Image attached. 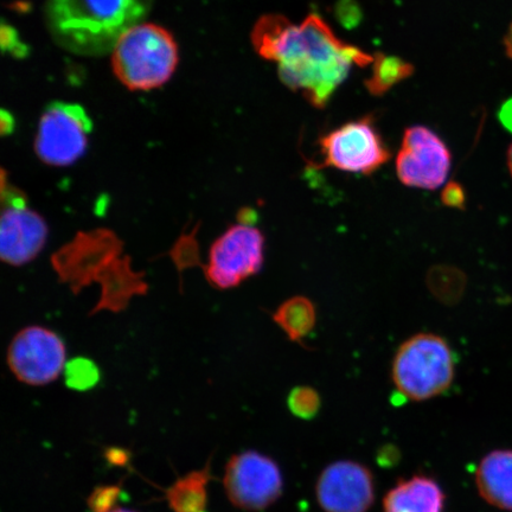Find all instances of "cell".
I'll return each mask as SVG.
<instances>
[{
    "mask_svg": "<svg viewBox=\"0 0 512 512\" xmlns=\"http://www.w3.org/2000/svg\"><path fill=\"white\" fill-rule=\"evenodd\" d=\"M98 283L101 285V296L91 315L101 311H124L134 297L145 296L149 291L144 273L133 270L128 255L120 256L108 266L100 275Z\"/></svg>",
    "mask_w": 512,
    "mask_h": 512,
    "instance_id": "14",
    "label": "cell"
},
{
    "mask_svg": "<svg viewBox=\"0 0 512 512\" xmlns=\"http://www.w3.org/2000/svg\"><path fill=\"white\" fill-rule=\"evenodd\" d=\"M287 406L296 418L311 420L318 414L322 400L315 388L299 386L288 394Z\"/></svg>",
    "mask_w": 512,
    "mask_h": 512,
    "instance_id": "22",
    "label": "cell"
},
{
    "mask_svg": "<svg viewBox=\"0 0 512 512\" xmlns=\"http://www.w3.org/2000/svg\"><path fill=\"white\" fill-rule=\"evenodd\" d=\"M48 224L25 207H4L0 221V258L5 264L21 267L43 251L48 240Z\"/></svg>",
    "mask_w": 512,
    "mask_h": 512,
    "instance_id": "13",
    "label": "cell"
},
{
    "mask_svg": "<svg viewBox=\"0 0 512 512\" xmlns=\"http://www.w3.org/2000/svg\"><path fill=\"white\" fill-rule=\"evenodd\" d=\"M453 351L443 337L419 334L401 345L394 357L395 388L408 400L426 401L450 389L456 373Z\"/></svg>",
    "mask_w": 512,
    "mask_h": 512,
    "instance_id": "4",
    "label": "cell"
},
{
    "mask_svg": "<svg viewBox=\"0 0 512 512\" xmlns=\"http://www.w3.org/2000/svg\"><path fill=\"white\" fill-rule=\"evenodd\" d=\"M197 229L196 227L190 234H183L171 249V259L174 260L179 272L201 265L200 247L196 240Z\"/></svg>",
    "mask_w": 512,
    "mask_h": 512,
    "instance_id": "23",
    "label": "cell"
},
{
    "mask_svg": "<svg viewBox=\"0 0 512 512\" xmlns=\"http://www.w3.org/2000/svg\"><path fill=\"white\" fill-rule=\"evenodd\" d=\"M273 319L292 342H302L315 328L316 306L309 298L292 297L278 307V310L274 312Z\"/></svg>",
    "mask_w": 512,
    "mask_h": 512,
    "instance_id": "18",
    "label": "cell"
},
{
    "mask_svg": "<svg viewBox=\"0 0 512 512\" xmlns=\"http://www.w3.org/2000/svg\"><path fill=\"white\" fill-rule=\"evenodd\" d=\"M124 498L120 486H98L87 499L88 509L92 512H112L117 509L118 503Z\"/></svg>",
    "mask_w": 512,
    "mask_h": 512,
    "instance_id": "24",
    "label": "cell"
},
{
    "mask_svg": "<svg viewBox=\"0 0 512 512\" xmlns=\"http://www.w3.org/2000/svg\"><path fill=\"white\" fill-rule=\"evenodd\" d=\"M508 165H509L510 174L512 176V145L510 146V149L508 152Z\"/></svg>",
    "mask_w": 512,
    "mask_h": 512,
    "instance_id": "28",
    "label": "cell"
},
{
    "mask_svg": "<svg viewBox=\"0 0 512 512\" xmlns=\"http://www.w3.org/2000/svg\"><path fill=\"white\" fill-rule=\"evenodd\" d=\"M445 494L434 479L401 480L383 499V512H444Z\"/></svg>",
    "mask_w": 512,
    "mask_h": 512,
    "instance_id": "15",
    "label": "cell"
},
{
    "mask_svg": "<svg viewBox=\"0 0 512 512\" xmlns=\"http://www.w3.org/2000/svg\"><path fill=\"white\" fill-rule=\"evenodd\" d=\"M451 164V152L437 133L425 126L407 128L396 158L401 183L416 189H438L450 175Z\"/></svg>",
    "mask_w": 512,
    "mask_h": 512,
    "instance_id": "10",
    "label": "cell"
},
{
    "mask_svg": "<svg viewBox=\"0 0 512 512\" xmlns=\"http://www.w3.org/2000/svg\"><path fill=\"white\" fill-rule=\"evenodd\" d=\"M319 146L323 166L352 174H373L390 159V151L371 117L336 128L319 140Z\"/></svg>",
    "mask_w": 512,
    "mask_h": 512,
    "instance_id": "7",
    "label": "cell"
},
{
    "mask_svg": "<svg viewBox=\"0 0 512 512\" xmlns=\"http://www.w3.org/2000/svg\"><path fill=\"white\" fill-rule=\"evenodd\" d=\"M210 478V465L179 478L166 491V499H168L171 510L174 512H208L207 488Z\"/></svg>",
    "mask_w": 512,
    "mask_h": 512,
    "instance_id": "17",
    "label": "cell"
},
{
    "mask_svg": "<svg viewBox=\"0 0 512 512\" xmlns=\"http://www.w3.org/2000/svg\"><path fill=\"white\" fill-rule=\"evenodd\" d=\"M264 260V234L259 229L239 223L227 229L213 243L204 273L210 285L228 290L258 274Z\"/></svg>",
    "mask_w": 512,
    "mask_h": 512,
    "instance_id": "8",
    "label": "cell"
},
{
    "mask_svg": "<svg viewBox=\"0 0 512 512\" xmlns=\"http://www.w3.org/2000/svg\"><path fill=\"white\" fill-rule=\"evenodd\" d=\"M107 457L112 460L113 463H125V452L121 450H117V448H112L110 453L107 454Z\"/></svg>",
    "mask_w": 512,
    "mask_h": 512,
    "instance_id": "26",
    "label": "cell"
},
{
    "mask_svg": "<svg viewBox=\"0 0 512 512\" xmlns=\"http://www.w3.org/2000/svg\"><path fill=\"white\" fill-rule=\"evenodd\" d=\"M124 242L111 229L79 232L75 238L51 256V265L60 283L74 294L98 283L100 275L123 254Z\"/></svg>",
    "mask_w": 512,
    "mask_h": 512,
    "instance_id": "6",
    "label": "cell"
},
{
    "mask_svg": "<svg viewBox=\"0 0 512 512\" xmlns=\"http://www.w3.org/2000/svg\"><path fill=\"white\" fill-rule=\"evenodd\" d=\"M505 48H507V53L512 59V24L507 37H505Z\"/></svg>",
    "mask_w": 512,
    "mask_h": 512,
    "instance_id": "27",
    "label": "cell"
},
{
    "mask_svg": "<svg viewBox=\"0 0 512 512\" xmlns=\"http://www.w3.org/2000/svg\"><path fill=\"white\" fill-rule=\"evenodd\" d=\"M316 497L324 512H367L375 502L373 473L352 460L330 464L317 480Z\"/></svg>",
    "mask_w": 512,
    "mask_h": 512,
    "instance_id": "12",
    "label": "cell"
},
{
    "mask_svg": "<svg viewBox=\"0 0 512 512\" xmlns=\"http://www.w3.org/2000/svg\"><path fill=\"white\" fill-rule=\"evenodd\" d=\"M93 121L85 107L73 102L55 101L42 113L35 138V152L41 162L69 166L87 151Z\"/></svg>",
    "mask_w": 512,
    "mask_h": 512,
    "instance_id": "5",
    "label": "cell"
},
{
    "mask_svg": "<svg viewBox=\"0 0 512 512\" xmlns=\"http://www.w3.org/2000/svg\"><path fill=\"white\" fill-rule=\"evenodd\" d=\"M178 61L174 35L153 23H142L126 32L112 53L115 76L133 92L164 86L175 74Z\"/></svg>",
    "mask_w": 512,
    "mask_h": 512,
    "instance_id": "3",
    "label": "cell"
},
{
    "mask_svg": "<svg viewBox=\"0 0 512 512\" xmlns=\"http://www.w3.org/2000/svg\"><path fill=\"white\" fill-rule=\"evenodd\" d=\"M371 64L373 69H371L370 78L364 82L371 95L386 94L414 73L412 64L398 56L376 54Z\"/></svg>",
    "mask_w": 512,
    "mask_h": 512,
    "instance_id": "19",
    "label": "cell"
},
{
    "mask_svg": "<svg viewBox=\"0 0 512 512\" xmlns=\"http://www.w3.org/2000/svg\"><path fill=\"white\" fill-rule=\"evenodd\" d=\"M68 388L85 392L99 383L100 371L98 366L88 358H74L64 368Z\"/></svg>",
    "mask_w": 512,
    "mask_h": 512,
    "instance_id": "21",
    "label": "cell"
},
{
    "mask_svg": "<svg viewBox=\"0 0 512 512\" xmlns=\"http://www.w3.org/2000/svg\"><path fill=\"white\" fill-rule=\"evenodd\" d=\"M441 201L445 206L456 209H464L465 207V191L462 185L458 183H448L441 194Z\"/></svg>",
    "mask_w": 512,
    "mask_h": 512,
    "instance_id": "25",
    "label": "cell"
},
{
    "mask_svg": "<svg viewBox=\"0 0 512 512\" xmlns=\"http://www.w3.org/2000/svg\"><path fill=\"white\" fill-rule=\"evenodd\" d=\"M476 486L486 503L512 511V451L497 450L484 457L477 467Z\"/></svg>",
    "mask_w": 512,
    "mask_h": 512,
    "instance_id": "16",
    "label": "cell"
},
{
    "mask_svg": "<svg viewBox=\"0 0 512 512\" xmlns=\"http://www.w3.org/2000/svg\"><path fill=\"white\" fill-rule=\"evenodd\" d=\"M112 512H134V511H130V510H125V509H115L114 511Z\"/></svg>",
    "mask_w": 512,
    "mask_h": 512,
    "instance_id": "29",
    "label": "cell"
},
{
    "mask_svg": "<svg viewBox=\"0 0 512 512\" xmlns=\"http://www.w3.org/2000/svg\"><path fill=\"white\" fill-rule=\"evenodd\" d=\"M66 355V345L54 331L28 326L12 339L8 364L19 381L29 386H46L66 368Z\"/></svg>",
    "mask_w": 512,
    "mask_h": 512,
    "instance_id": "11",
    "label": "cell"
},
{
    "mask_svg": "<svg viewBox=\"0 0 512 512\" xmlns=\"http://www.w3.org/2000/svg\"><path fill=\"white\" fill-rule=\"evenodd\" d=\"M230 503L245 511H262L283 495L280 467L270 457L246 451L230 458L223 477Z\"/></svg>",
    "mask_w": 512,
    "mask_h": 512,
    "instance_id": "9",
    "label": "cell"
},
{
    "mask_svg": "<svg viewBox=\"0 0 512 512\" xmlns=\"http://www.w3.org/2000/svg\"><path fill=\"white\" fill-rule=\"evenodd\" d=\"M427 285L441 303L456 304L464 293L465 275L451 266H435L428 272Z\"/></svg>",
    "mask_w": 512,
    "mask_h": 512,
    "instance_id": "20",
    "label": "cell"
},
{
    "mask_svg": "<svg viewBox=\"0 0 512 512\" xmlns=\"http://www.w3.org/2000/svg\"><path fill=\"white\" fill-rule=\"evenodd\" d=\"M152 6L153 0H46L44 21L51 40L67 53L101 57L145 23Z\"/></svg>",
    "mask_w": 512,
    "mask_h": 512,
    "instance_id": "2",
    "label": "cell"
},
{
    "mask_svg": "<svg viewBox=\"0 0 512 512\" xmlns=\"http://www.w3.org/2000/svg\"><path fill=\"white\" fill-rule=\"evenodd\" d=\"M251 38L262 59L278 64L281 82L317 108L329 104L352 68L374 62V55L339 40L318 14L298 25L281 15L262 16Z\"/></svg>",
    "mask_w": 512,
    "mask_h": 512,
    "instance_id": "1",
    "label": "cell"
}]
</instances>
